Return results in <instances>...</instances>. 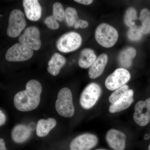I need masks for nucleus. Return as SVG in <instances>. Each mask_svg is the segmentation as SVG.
<instances>
[{
    "label": "nucleus",
    "mask_w": 150,
    "mask_h": 150,
    "mask_svg": "<svg viewBox=\"0 0 150 150\" xmlns=\"http://www.w3.org/2000/svg\"><path fill=\"white\" fill-rule=\"evenodd\" d=\"M31 135L30 129L22 124L16 126L11 132V137L14 142L17 143H23L27 141Z\"/></svg>",
    "instance_id": "f3484780"
},
{
    "label": "nucleus",
    "mask_w": 150,
    "mask_h": 150,
    "mask_svg": "<svg viewBox=\"0 0 150 150\" xmlns=\"http://www.w3.org/2000/svg\"><path fill=\"white\" fill-rule=\"evenodd\" d=\"M25 16L32 21H37L42 14V8L37 0H24L23 1Z\"/></svg>",
    "instance_id": "ddd939ff"
},
{
    "label": "nucleus",
    "mask_w": 150,
    "mask_h": 150,
    "mask_svg": "<svg viewBox=\"0 0 150 150\" xmlns=\"http://www.w3.org/2000/svg\"><path fill=\"white\" fill-rule=\"evenodd\" d=\"M131 74L124 68H118L109 75L105 81V86L110 91L116 90L129 81Z\"/></svg>",
    "instance_id": "0eeeda50"
},
{
    "label": "nucleus",
    "mask_w": 150,
    "mask_h": 150,
    "mask_svg": "<svg viewBox=\"0 0 150 150\" xmlns=\"http://www.w3.org/2000/svg\"><path fill=\"white\" fill-rule=\"evenodd\" d=\"M81 37L77 33H67L59 38L56 43L58 50L63 53H69L79 48L82 43Z\"/></svg>",
    "instance_id": "423d86ee"
},
{
    "label": "nucleus",
    "mask_w": 150,
    "mask_h": 150,
    "mask_svg": "<svg viewBox=\"0 0 150 150\" xmlns=\"http://www.w3.org/2000/svg\"><path fill=\"white\" fill-rule=\"evenodd\" d=\"M6 120L5 115L3 113L1 110L0 111V126H2L4 124Z\"/></svg>",
    "instance_id": "c756f323"
},
{
    "label": "nucleus",
    "mask_w": 150,
    "mask_h": 150,
    "mask_svg": "<svg viewBox=\"0 0 150 150\" xmlns=\"http://www.w3.org/2000/svg\"><path fill=\"white\" fill-rule=\"evenodd\" d=\"M143 34L141 26H138L135 25L130 27L128 32V36L130 40L137 41L142 38Z\"/></svg>",
    "instance_id": "b1692460"
},
{
    "label": "nucleus",
    "mask_w": 150,
    "mask_h": 150,
    "mask_svg": "<svg viewBox=\"0 0 150 150\" xmlns=\"http://www.w3.org/2000/svg\"><path fill=\"white\" fill-rule=\"evenodd\" d=\"M96 40L100 45L105 48L112 47L118 38V31L110 25L103 23L97 27L95 33Z\"/></svg>",
    "instance_id": "f03ea898"
},
{
    "label": "nucleus",
    "mask_w": 150,
    "mask_h": 150,
    "mask_svg": "<svg viewBox=\"0 0 150 150\" xmlns=\"http://www.w3.org/2000/svg\"><path fill=\"white\" fill-rule=\"evenodd\" d=\"M148 150H150V144L149 145V147H148Z\"/></svg>",
    "instance_id": "2f4dec72"
},
{
    "label": "nucleus",
    "mask_w": 150,
    "mask_h": 150,
    "mask_svg": "<svg viewBox=\"0 0 150 150\" xmlns=\"http://www.w3.org/2000/svg\"><path fill=\"white\" fill-rule=\"evenodd\" d=\"M0 150H7L4 141L2 139H0Z\"/></svg>",
    "instance_id": "7c9ffc66"
},
{
    "label": "nucleus",
    "mask_w": 150,
    "mask_h": 150,
    "mask_svg": "<svg viewBox=\"0 0 150 150\" xmlns=\"http://www.w3.org/2000/svg\"><path fill=\"white\" fill-rule=\"evenodd\" d=\"M20 43L32 50H38L41 47L40 33L35 26H30L25 29L18 38Z\"/></svg>",
    "instance_id": "1a4fd4ad"
},
{
    "label": "nucleus",
    "mask_w": 150,
    "mask_h": 150,
    "mask_svg": "<svg viewBox=\"0 0 150 150\" xmlns=\"http://www.w3.org/2000/svg\"><path fill=\"white\" fill-rule=\"evenodd\" d=\"M98 143L97 137L93 134H85L78 136L70 144V150H90Z\"/></svg>",
    "instance_id": "9b49d317"
},
{
    "label": "nucleus",
    "mask_w": 150,
    "mask_h": 150,
    "mask_svg": "<svg viewBox=\"0 0 150 150\" xmlns=\"http://www.w3.org/2000/svg\"><path fill=\"white\" fill-rule=\"evenodd\" d=\"M44 23L49 28L51 29H57L59 27V23L53 16H51L46 18L44 21Z\"/></svg>",
    "instance_id": "bb28decb"
},
{
    "label": "nucleus",
    "mask_w": 150,
    "mask_h": 150,
    "mask_svg": "<svg viewBox=\"0 0 150 150\" xmlns=\"http://www.w3.org/2000/svg\"><path fill=\"white\" fill-rule=\"evenodd\" d=\"M42 88L41 84L35 80L28 82L26 89L19 92L14 97V104L16 109L23 112L35 109L40 102Z\"/></svg>",
    "instance_id": "f257e3e1"
},
{
    "label": "nucleus",
    "mask_w": 150,
    "mask_h": 150,
    "mask_svg": "<svg viewBox=\"0 0 150 150\" xmlns=\"http://www.w3.org/2000/svg\"><path fill=\"white\" fill-rule=\"evenodd\" d=\"M56 111L63 117H71L75 112L73 103L72 94L69 89L64 88L58 93L55 103Z\"/></svg>",
    "instance_id": "7ed1b4c3"
},
{
    "label": "nucleus",
    "mask_w": 150,
    "mask_h": 150,
    "mask_svg": "<svg viewBox=\"0 0 150 150\" xmlns=\"http://www.w3.org/2000/svg\"><path fill=\"white\" fill-rule=\"evenodd\" d=\"M137 12L136 9L132 7L127 9L124 16L125 24L129 27H131L136 25L134 21L137 19Z\"/></svg>",
    "instance_id": "5701e85b"
},
{
    "label": "nucleus",
    "mask_w": 150,
    "mask_h": 150,
    "mask_svg": "<svg viewBox=\"0 0 150 150\" xmlns=\"http://www.w3.org/2000/svg\"><path fill=\"white\" fill-rule=\"evenodd\" d=\"M66 63V59L64 56L59 53H55L51 56L48 62L47 70L52 76H57Z\"/></svg>",
    "instance_id": "dca6fc26"
},
{
    "label": "nucleus",
    "mask_w": 150,
    "mask_h": 150,
    "mask_svg": "<svg viewBox=\"0 0 150 150\" xmlns=\"http://www.w3.org/2000/svg\"><path fill=\"white\" fill-rule=\"evenodd\" d=\"M129 90V86L127 85H125L120 88L117 89L110 95L109 98V102L111 104L115 103Z\"/></svg>",
    "instance_id": "393cba45"
},
{
    "label": "nucleus",
    "mask_w": 150,
    "mask_h": 150,
    "mask_svg": "<svg viewBox=\"0 0 150 150\" xmlns=\"http://www.w3.org/2000/svg\"><path fill=\"white\" fill-rule=\"evenodd\" d=\"M26 25L23 13L17 9L13 10L11 12L9 18L7 35L11 38L17 37L25 28Z\"/></svg>",
    "instance_id": "20e7f679"
},
{
    "label": "nucleus",
    "mask_w": 150,
    "mask_h": 150,
    "mask_svg": "<svg viewBox=\"0 0 150 150\" xmlns=\"http://www.w3.org/2000/svg\"><path fill=\"white\" fill-rule=\"evenodd\" d=\"M53 16L56 20L62 21L65 17V11L60 3H55L53 5Z\"/></svg>",
    "instance_id": "a878e982"
},
{
    "label": "nucleus",
    "mask_w": 150,
    "mask_h": 150,
    "mask_svg": "<svg viewBox=\"0 0 150 150\" xmlns=\"http://www.w3.org/2000/svg\"><path fill=\"white\" fill-rule=\"evenodd\" d=\"M88 25V23L87 21L83 20L78 19L75 23L74 27L76 28H78L79 27L84 28L87 27Z\"/></svg>",
    "instance_id": "cd10ccee"
},
{
    "label": "nucleus",
    "mask_w": 150,
    "mask_h": 150,
    "mask_svg": "<svg viewBox=\"0 0 150 150\" xmlns=\"http://www.w3.org/2000/svg\"><path fill=\"white\" fill-rule=\"evenodd\" d=\"M134 119L141 126H146L150 121V98L140 100L135 106Z\"/></svg>",
    "instance_id": "9d476101"
},
{
    "label": "nucleus",
    "mask_w": 150,
    "mask_h": 150,
    "mask_svg": "<svg viewBox=\"0 0 150 150\" xmlns=\"http://www.w3.org/2000/svg\"><path fill=\"white\" fill-rule=\"evenodd\" d=\"M108 144L114 150H124L126 147V137L123 132L111 129L105 136Z\"/></svg>",
    "instance_id": "f8f14e48"
},
{
    "label": "nucleus",
    "mask_w": 150,
    "mask_h": 150,
    "mask_svg": "<svg viewBox=\"0 0 150 150\" xmlns=\"http://www.w3.org/2000/svg\"><path fill=\"white\" fill-rule=\"evenodd\" d=\"M134 101V91L129 89L115 103L110 105L109 111L110 113L120 112L129 108Z\"/></svg>",
    "instance_id": "4468645a"
},
{
    "label": "nucleus",
    "mask_w": 150,
    "mask_h": 150,
    "mask_svg": "<svg viewBox=\"0 0 150 150\" xmlns=\"http://www.w3.org/2000/svg\"><path fill=\"white\" fill-rule=\"evenodd\" d=\"M56 121L53 118H48L47 120L40 119L38 122L36 127V134L38 137L47 136L49 132L56 125Z\"/></svg>",
    "instance_id": "6ab92c4d"
},
{
    "label": "nucleus",
    "mask_w": 150,
    "mask_h": 150,
    "mask_svg": "<svg viewBox=\"0 0 150 150\" xmlns=\"http://www.w3.org/2000/svg\"><path fill=\"white\" fill-rule=\"evenodd\" d=\"M108 60L107 55L100 54L92 65L88 71V76L91 79L98 77L103 73Z\"/></svg>",
    "instance_id": "2eb2a0df"
},
{
    "label": "nucleus",
    "mask_w": 150,
    "mask_h": 150,
    "mask_svg": "<svg viewBox=\"0 0 150 150\" xmlns=\"http://www.w3.org/2000/svg\"><path fill=\"white\" fill-rule=\"evenodd\" d=\"M96 59V54L92 49L84 48L81 52L78 64L81 68L87 69L91 67Z\"/></svg>",
    "instance_id": "a211bd4d"
},
{
    "label": "nucleus",
    "mask_w": 150,
    "mask_h": 150,
    "mask_svg": "<svg viewBox=\"0 0 150 150\" xmlns=\"http://www.w3.org/2000/svg\"><path fill=\"white\" fill-rule=\"evenodd\" d=\"M96 150H103V149H97Z\"/></svg>",
    "instance_id": "473e14b6"
},
{
    "label": "nucleus",
    "mask_w": 150,
    "mask_h": 150,
    "mask_svg": "<svg viewBox=\"0 0 150 150\" xmlns=\"http://www.w3.org/2000/svg\"><path fill=\"white\" fill-rule=\"evenodd\" d=\"M74 1L85 5H88L93 2L92 0H75Z\"/></svg>",
    "instance_id": "c85d7f7f"
},
{
    "label": "nucleus",
    "mask_w": 150,
    "mask_h": 150,
    "mask_svg": "<svg viewBox=\"0 0 150 150\" xmlns=\"http://www.w3.org/2000/svg\"><path fill=\"white\" fill-rule=\"evenodd\" d=\"M33 54L32 49L21 43H17L8 49L5 57L8 62H24L30 59Z\"/></svg>",
    "instance_id": "6e6552de"
},
{
    "label": "nucleus",
    "mask_w": 150,
    "mask_h": 150,
    "mask_svg": "<svg viewBox=\"0 0 150 150\" xmlns=\"http://www.w3.org/2000/svg\"><path fill=\"white\" fill-rule=\"evenodd\" d=\"M102 90L99 85L94 83H90L81 94L80 103L81 106L86 109L93 107L101 94Z\"/></svg>",
    "instance_id": "39448f33"
},
{
    "label": "nucleus",
    "mask_w": 150,
    "mask_h": 150,
    "mask_svg": "<svg viewBox=\"0 0 150 150\" xmlns=\"http://www.w3.org/2000/svg\"><path fill=\"white\" fill-rule=\"evenodd\" d=\"M137 55V51L134 48L129 47L123 50L118 56V62L121 66L129 68L132 64V61Z\"/></svg>",
    "instance_id": "aec40b11"
},
{
    "label": "nucleus",
    "mask_w": 150,
    "mask_h": 150,
    "mask_svg": "<svg viewBox=\"0 0 150 150\" xmlns=\"http://www.w3.org/2000/svg\"><path fill=\"white\" fill-rule=\"evenodd\" d=\"M139 20L142 23L141 30L143 34H147L150 31V11L147 8H144L140 13Z\"/></svg>",
    "instance_id": "412c9836"
},
{
    "label": "nucleus",
    "mask_w": 150,
    "mask_h": 150,
    "mask_svg": "<svg viewBox=\"0 0 150 150\" xmlns=\"http://www.w3.org/2000/svg\"><path fill=\"white\" fill-rule=\"evenodd\" d=\"M65 18L68 26H72L78 20L77 11L72 7L67 8L65 11Z\"/></svg>",
    "instance_id": "4be33fe9"
}]
</instances>
